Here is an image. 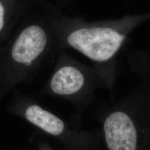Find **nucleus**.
<instances>
[{"label":"nucleus","instance_id":"obj_1","mask_svg":"<svg viewBox=\"0 0 150 150\" xmlns=\"http://www.w3.org/2000/svg\"><path fill=\"white\" fill-rule=\"evenodd\" d=\"M55 41V51L77 50L92 61L103 62L118 51L124 36L110 27L86 26L70 16L50 15Z\"/></svg>","mask_w":150,"mask_h":150},{"label":"nucleus","instance_id":"obj_2","mask_svg":"<svg viewBox=\"0 0 150 150\" xmlns=\"http://www.w3.org/2000/svg\"><path fill=\"white\" fill-rule=\"evenodd\" d=\"M58 52L53 73L42 92L75 101L87 87V76L84 69L64 50Z\"/></svg>","mask_w":150,"mask_h":150},{"label":"nucleus","instance_id":"obj_3","mask_svg":"<svg viewBox=\"0 0 150 150\" xmlns=\"http://www.w3.org/2000/svg\"><path fill=\"white\" fill-rule=\"evenodd\" d=\"M103 132L110 150H136L137 132L134 120L127 113L117 110L103 122Z\"/></svg>","mask_w":150,"mask_h":150},{"label":"nucleus","instance_id":"obj_4","mask_svg":"<svg viewBox=\"0 0 150 150\" xmlns=\"http://www.w3.org/2000/svg\"><path fill=\"white\" fill-rule=\"evenodd\" d=\"M34 3L35 0H21L12 5L7 7V4H6L2 0H0V33L4 31L6 27L8 9L16 8H26L30 9Z\"/></svg>","mask_w":150,"mask_h":150},{"label":"nucleus","instance_id":"obj_5","mask_svg":"<svg viewBox=\"0 0 150 150\" xmlns=\"http://www.w3.org/2000/svg\"><path fill=\"white\" fill-rule=\"evenodd\" d=\"M61 5L64 6H68L70 4V2L72 0H56Z\"/></svg>","mask_w":150,"mask_h":150}]
</instances>
